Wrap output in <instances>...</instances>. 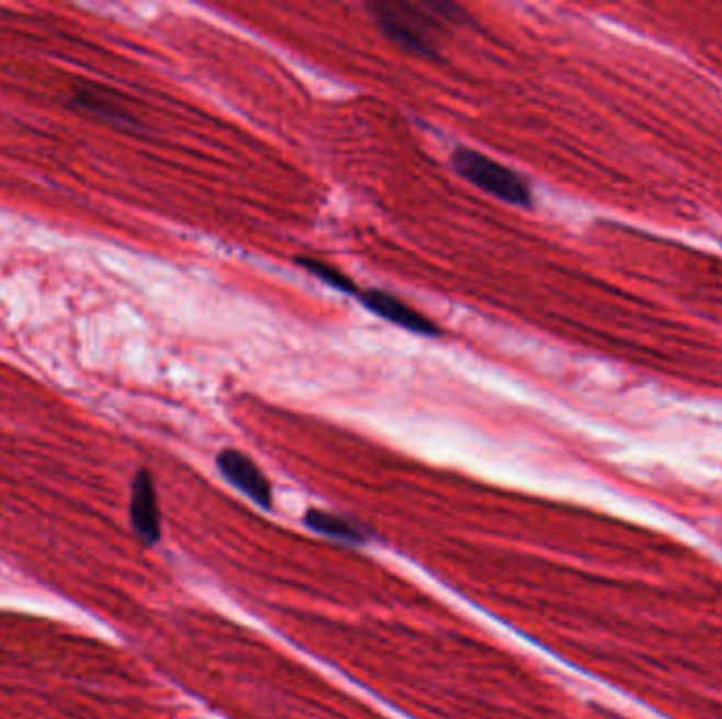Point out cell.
<instances>
[{
	"instance_id": "6da1fadb",
	"label": "cell",
	"mask_w": 722,
	"mask_h": 719,
	"mask_svg": "<svg viewBox=\"0 0 722 719\" xmlns=\"http://www.w3.org/2000/svg\"><path fill=\"white\" fill-rule=\"evenodd\" d=\"M368 11L379 30L395 47L418 57L440 56V32L448 24H461L463 9L452 2H370Z\"/></svg>"
},
{
	"instance_id": "7a4b0ae2",
	"label": "cell",
	"mask_w": 722,
	"mask_h": 719,
	"mask_svg": "<svg viewBox=\"0 0 722 719\" xmlns=\"http://www.w3.org/2000/svg\"><path fill=\"white\" fill-rule=\"evenodd\" d=\"M450 163L463 180L503 203L518 207L532 205V193L527 180L518 171L490 159L488 155L467 146H459L454 148Z\"/></svg>"
},
{
	"instance_id": "3957f363",
	"label": "cell",
	"mask_w": 722,
	"mask_h": 719,
	"mask_svg": "<svg viewBox=\"0 0 722 719\" xmlns=\"http://www.w3.org/2000/svg\"><path fill=\"white\" fill-rule=\"evenodd\" d=\"M356 298L360 300L363 308H368L376 317L390 321L406 332L418 333L425 338H438L442 333L429 317H425L417 308L406 305L402 298L393 296L390 292L370 287V289H360Z\"/></svg>"
},
{
	"instance_id": "277c9868",
	"label": "cell",
	"mask_w": 722,
	"mask_h": 719,
	"mask_svg": "<svg viewBox=\"0 0 722 719\" xmlns=\"http://www.w3.org/2000/svg\"><path fill=\"white\" fill-rule=\"evenodd\" d=\"M218 470L223 472L224 479L235 486L239 492H244L248 499L256 504L269 509L273 504V488L267 479V475L258 469V465L251 460L248 454L226 447L216 458Z\"/></svg>"
},
{
	"instance_id": "5b68a950",
	"label": "cell",
	"mask_w": 722,
	"mask_h": 719,
	"mask_svg": "<svg viewBox=\"0 0 722 719\" xmlns=\"http://www.w3.org/2000/svg\"><path fill=\"white\" fill-rule=\"evenodd\" d=\"M129 520L136 529L139 540L148 547L161 540V511L155 479L148 470H138L132 483V500H129Z\"/></svg>"
},
{
	"instance_id": "8992f818",
	"label": "cell",
	"mask_w": 722,
	"mask_h": 719,
	"mask_svg": "<svg viewBox=\"0 0 722 719\" xmlns=\"http://www.w3.org/2000/svg\"><path fill=\"white\" fill-rule=\"evenodd\" d=\"M70 104L77 111L91 114L100 121H106L112 125L119 127H138L136 114L129 109V104L125 100H121V95L116 91H112L109 87L102 84L84 83L75 87Z\"/></svg>"
},
{
	"instance_id": "52a82bcc",
	"label": "cell",
	"mask_w": 722,
	"mask_h": 719,
	"mask_svg": "<svg viewBox=\"0 0 722 719\" xmlns=\"http://www.w3.org/2000/svg\"><path fill=\"white\" fill-rule=\"evenodd\" d=\"M305 522L306 526L313 527L317 534L330 536L336 540H345V543H363L365 540V532L360 526H356L347 517H340L334 513L313 509L306 513Z\"/></svg>"
},
{
	"instance_id": "ba28073f",
	"label": "cell",
	"mask_w": 722,
	"mask_h": 719,
	"mask_svg": "<svg viewBox=\"0 0 722 719\" xmlns=\"http://www.w3.org/2000/svg\"><path fill=\"white\" fill-rule=\"evenodd\" d=\"M298 264L305 269L308 275L319 278L328 287L338 289V292H342L347 296H358V292H360V287L351 278L347 277L342 271H338L332 264L324 262V260H317V258H298Z\"/></svg>"
}]
</instances>
